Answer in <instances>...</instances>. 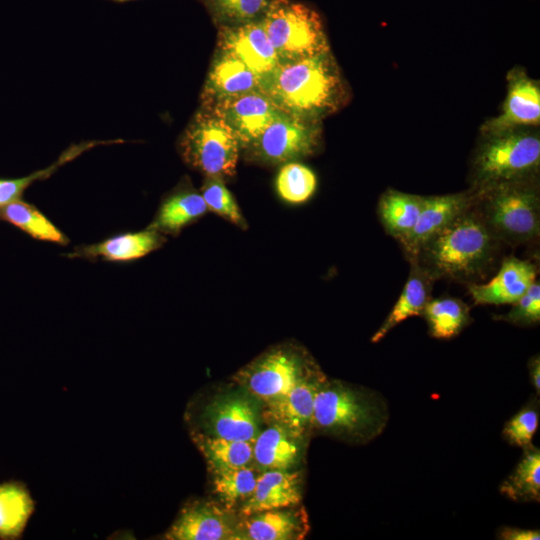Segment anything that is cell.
<instances>
[{"label":"cell","mask_w":540,"mask_h":540,"mask_svg":"<svg viewBox=\"0 0 540 540\" xmlns=\"http://www.w3.org/2000/svg\"><path fill=\"white\" fill-rule=\"evenodd\" d=\"M499 538L504 540H538L539 530L504 527L499 532Z\"/></svg>","instance_id":"obj_37"},{"label":"cell","mask_w":540,"mask_h":540,"mask_svg":"<svg viewBox=\"0 0 540 540\" xmlns=\"http://www.w3.org/2000/svg\"><path fill=\"white\" fill-rule=\"evenodd\" d=\"M302 499V477L298 471L267 470L261 473L252 495L243 503L246 516L273 509L295 507Z\"/></svg>","instance_id":"obj_19"},{"label":"cell","mask_w":540,"mask_h":540,"mask_svg":"<svg viewBox=\"0 0 540 540\" xmlns=\"http://www.w3.org/2000/svg\"><path fill=\"white\" fill-rule=\"evenodd\" d=\"M249 393H229L210 401L201 413L205 434L230 440L254 441L259 414Z\"/></svg>","instance_id":"obj_10"},{"label":"cell","mask_w":540,"mask_h":540,"mask_svg":"<svg viewBox=\"0 0 540 540\" xmlns=\"http://www.w3.org/2000/svg\"><path fill=\"white\" fill-rule=\"evenodd\" d=\"M231 529L224 514L209 503L192 501L180 510L164 535L169 540H219L228 538Z\"/></svg>","instance_id":"obj_21"},{"label":"cell","mask_w":540,"mask_h":540,"mask_svg":"<svg viewBox=\"0 0 540 540\" xmlns=\"http://www.w3.org/2000/svg\"><path fill=\"white\" fill-rule=\"evenodd\" d=\"M317 178L307 166L297 162L285 163L276 178V189L279 196L291 204L307 201L315 192Z\"/></svg>","instance_id":"obj_33"},{"label":"cell","mask_w":540,"mask_h":540,"mask_svg":"<svg viewBox=\"0 0 540 540\" xmlns=\"http://www.w3.org/2000/svg\"><path fill=\"white\" fill-rule=\"evenodd\" d=\"M192 440L211 469L249 466L253 462V441L230 440L195 432Z\"/></svg>","instance_id":"obj_29"},{"label":"cell","mask_w":540,"mask_h":540,"mask_svg":"<svg viewBox=\"0 0 540 540\" xmlns=\"http://www.w3.org/2000/svg\"><path fill=\"white\" fill-rule=\"evenodd\" d=\"M539 423L535 407L527 406L515 414L505 425L503 436L512 445L526 447L531 444Z\"/></svg>","instance_id":"obj_36"},{"label":"cell","mask_w":540,"mask_h":540,"mask_svg":"<svg viewBox=\"0 0 540 540\" xmlns=\"http://www.w3.org/2000/svg\"><path fill=\"white\" fill-rule=\"evenodd\" d=\"M202 106L211 109L232 130L241 150L283 113L266 93L257 91Z\"/></svg>","instance_id":"obj_11"},{"label":"cell","mask_w":540,"mask_h":540,"mask_svg":"<svg viewBox=\"0 0 540 540\" xmlns=\"http://www.w3.org/2000/svg\"><path fill=\"white\" fill-rule=\"evenodd\" d=\"M321 370L302 347L283 344L273 347L235 376L246 391L264 403L288 393L299 381Z\"/></svg>","instance_id":"obj_8"},{"label":"cell","mask_w":540,"mask_h":540,"mask_svg":"<svg viewBox=\"0 0 540 540\" xmlns=\"http://www.w3.org/2000/svg\"><path fill=\"white\" fill-rule=\"evenodd\" d=\"M217 26L260 21L273 0H199Z\"/></svg>","instance_id":"obj_32"},{"label":"cell","mask_w":540,"mask_h":540,"mask_svg":"<svg viewBox=\"0 0 540 540\" xmlns=\"http://www.w3.org/2000/svg\"><path fill=\"white\" fill-rule=\"evenodd\" d=\"M536 276L533 263L510 256L503 260L490 281L472 283L468 290L476 305H512L536 281Z\"/></svg>","instance_id":"obj_16"},{"label":"cell","mask_w":540,"mask_h":540,"mask_svg":"<svg viewBox=\"0 0 540 540\" xmlns=\"http://www.w3.org/2000/svg\"><path fill=\"white\" fill-rule=\"evenodd\" d=\"M0 219L14 225L34 239L66 245L68 237L36 206L21 199L0 207Z\"/></svg>","instance_id":"obj_28"},{"label":"cell","mask_w":540,"mask_h":540,"mask_svg":"<svg viewBox=\"0 0 540 540\" xmlns=\"http://www.w3.org/2000/svg\"><path fill=\"white\" fill-rule=\"evenodd\" d=\"M35 501L21 481L0 483V539L21 538L35 510Z\"/></svg>","instance_id":"obj_25"},{"label":"cell","mask_w":540,"mask_h":540,"mask_svg":"<svg viewBox=\"0 0 540 540\" xmlns=\"http://www.w3.org/2000/svg\"><path fill=\"white\" fill-rule=\"evenodd\" d=\"M256 91L264 92L259 77L240 60L216 48L201 94L202 105Z\"/></svg>","instance_id":"obj_17"},{"label":"cell","mask_w":540,"mask_h":540,"mask_svg":"<svg viewBox=\"0 0 540 540\" xmlns=\"http://www.w3.org/2000/svg\"><path fill=\"white\" fill-rule=\"evenodd\" d=\"M495 319L516 325H532L540 321V283L535 281L525 293L512 304L511 310Z\"/></svg>","instance_id":"obj_35"},{"label":"cell","mask_w":540,"mask_h":540,"mask_svg":"<svg viewBox=\"0 0 540 540\" xmlns=\"http://www.w3.org/2000/svg\"><path fill=\"white\" fill-rule=\"evenodd\" d=\"M201 195L208 210L213 211L236 226L246 229L247 222L224 179L215 175H206L201 186Z\"/></svg>","instance_id":"obj_34"},{"label":"cell","mask_w":540,"mask_h":540,"mask_svg":"<svg viewBox=\"0 0 540 540\" xmlns=\"http://www.w3.org/2000/svg\"><path fill=\"white\" fill-rule=\"evenodd\" d=\"M529 373L531 376L532 384L536 390V392L539 394L540 391V360L539 356L533 357L529 362Z\"/></svg>","instance_id":"obj_38"},{"label":"cell","mask_w":540,"mask_h":540,"mask_svg":"<svg viewBox=\"0 0 540 540\" xmlns=\"http://www.w3.org/2000/svg\"><path fill=\"white\" fill-rule=\"evenodd\" d=\"M244 527L253 540H298L309 531L308 516L303 507H286L248 516Z\"/></svg>","instance_id":"obj_23"},{"label":"cell","mask_w":540,"mask_h":540,"mask_svg":"<svg viewBox=\"0 0 540 540\" xmlns=\"http://www.w3.org/2000/svg\"><path fill=\"white\" fill-rule=\"evenodd\" d=\"M178 151L189 167L225 179L236 172L241 146L224 121L201 105L182 132Z\"/></svg>","instance_id":"obj_7"},{"label":"cell","mask_w":540,"mask_h":540,"mask_svg":"<svg viewBox=\"0 0 540 540\" xmlns=\"http://www.w3.org/2000/svg\"><path fill=\"white\" fill-rule=\"evenodd\" d=\"M321 142L320 121L282 113L243 149L253 162L279 165L313 155Z\"/></svg>","instance_id":"obj_9"},{"label":"cell","mask_w":540,"mask_h":540,"mask_svg":"<svg viewBox=\"0 0 540 540\" xmlns=\"http://www.w3.org/2000/svg\"><path fill=\"white\" fill-rule=\"evenodd\" d=\"M388 418L386 401L377 393L326 379L315 396L312 426L346 440L367 442L384 431Z\"/></svg>","instance_id":"obj_3"},{"label":"cell","mask_w":540,"mask_h":540,"mask_svg":"<svg viewBox=\"0 0 540 540\" xmlns=\"http://www.w3.org/2000/svg\"><path fill=\"white\" fill-rule=\"evenodd\" d=\"M507 80L508 90L502 112L482 125L483 136L536 127L540 123L539 82L520 68L512 69Z\"/></svg>","instance_id":"obj_13"},{"label":"cell","mask_w":540,"mask_h":540,"mask_svg":"<svg viewBox=\"0 0 540 540\" xmlns=\"http://www.w3.org/2000/svg\"><path fill=\"white\" fill-rule=\"evenodd\" d=\"M524 453L514 471L500 486V492L514 501L540 499V450L532 444L523 448Z\"/></svg>","instance_id":"obj_30"},{"label":"cell","mask_w":540,"mask_h":540,"mask_svg":"<svg viewBox=\"0 0 540 540\" xmlns=\"http://www.w3.org/2000/svg\"><path fill=\"white\" fill-rule=\"evenodd\" d=\"M474 190L424 196L423 204L411 232L399 243L407 259L415 261L422 246L456 217L470 209L475 202Z\"/></svg>","instance_id":"obj_14"},{"label":"cell","mask_w":540,"mask_h":540,"mask_svg":"<svg viewBox=\"0 0 540 540\" xmlns=\"http://www.w3.org/2000/svg\"><path fill=\"white\" fill-rule=\"evenodd\" d=\"M535 178L475 191L474 207L498 239L522 244L540 233V196Z\"/></svg>","instance_id":"obj_4"},{"label":"cell","mask_w":540,"mask_h":540,"mask_svg":"<svg viewBox=\"0 0 540 540\" xmlns=\"http://www.w3.org/2000/svg\"><path fill=\"white\" fill-rule=\"evenodd\" d=\"M111 1H115V2H118V3H124V2H128V1H134V0H111Z\"/></svg>","instance_id":"obj_39"},{"label":"cell","mask_w":540,"mask_h":540,"mask_svg":"<svg viewBox=\"0 0 540 540\" xmlns=\"http://www.w3.org/2000/svg\"><path fill=\"white\" fill-rule=\"evenodd\" d=\"M303 436L269 424L253 441V462L260 470H289L302 456Z\"/></svg>","instance_id":"obj_22"},{"label":"cell","mask_w":540,"mask_h":540,"mask_svg":"<svg viewBox=\"0 0 540 540\" xmlns=\"http://www.w3.org/2000/svg\"><path fill=\"white\" fill-rule=\"evenodd\" d=\"M208 208L189 180L181 181L161 202L148 229L177 236L183 228L201 218Z\"/></svg>","instance_id":"obj_20"},{"label":"cell","mask_w":540,"mask_h":540,"mask_svg":"<svg viewBox=\"0 0 540 540\" xmlns=\"http://www.w3.org/2000/svg\"><path fill=\"white\" fill-rule=\"evenodd\" d=\"M261 23L280 65L330 51L321 16L302 2L273 0Z\"/></svg>","instance_id":"obj_6"},{"label":"cell","mask_w":540,"mask_h":540,"mask_svg":"<svg viewBox=\"0 0 540 540\" xmlns=\"http://www.w3.org/2000/svg\"><path fill=\"white\" fill-rule=\"evenodd\" d=\"M540 167V137L530 128L484 135L472 163V190L535 178Z\"/></svg>","instance_id":"obj_5"},{"label":"cell","mask_w":540,"mask_h":540,"mask_svg":"<svg viewBox=\"0 0 540 540\" xmlns=\"http://www.w3.org/2000/svg\"><path fill=\"white\" fill-rule=\"evenodd\" d=\"M166 242V237L152 229L126 232L109 237L101 242L75 247L67 253L68 258L90 261L130 262L157 250Z\"/></svg>","instance_id":"obj_18"},{"label":"cell","mask_w":540,"mask_h":540,"mask_svg":"<svg viewBox=\"0 0 540 540\" xmlns=\"http://www.w3.org/2000/svg\"><path fill=\"white\" fill-rule=\"evenodd\" d=\"M423 198L424 196L395 189L385 191L379 199L377 209L385 231L398 241L404 239L416 223Z\"/></svg>","instance_id":"obj_26"},{"label":"cell","mask_w":540,"mask_h":540,"mask_svg":"<svg viewBox=\"0 0 540 540\" xmlns=\"http://www.w3.org/2000/svg\"><path fill=\"white\" fill-rule=\"evenodd\" d=\"M211 470L213 491L228 508L244 503L252 495L260 475L250 466Z\"/></svg>","instance_id":"obj_31"},{"label":"cell","mask_w":540,"mask_h":540,"mask_svg":"<svg viewBox=\"0 0 540 540\" xmlns=\"http://www.w3.org/2000/svg\"><path fill=\"white\" fill-rule=\"evenodd\" d=\"M217 49L244 63L259 77L262 87L280 65L261 20L218 27Z\"/></svg>","instance_id":"obj_12"},{"label":"cell","mask_w":540,"mask_h":540,"mask_svg":"<svg viewBox=\"0 0 540 540\" xmlns=\"http://www.w3.org/2000/svg\"><path fill=\"white\" fill-rule=\"evenodd\" d=\"M498 240L473 205L429 239L415 261L434 279L472 280L493 261Z\"/></svg>","instance_id":"obj_2"},{"label":"cell","mask_w":540,"mask_h":540,"mask_svg":"<svg viewBox=\"0 0 540 540\" xmlns=\"http://www.w3.org/2000/svg\"><path fill=\"white\" fill-rule=\"evenodd\" d=\"M263 91L286 114L321 121L342 108L348 90L331 52L279 65Z\"/></svg>","instance_id":"obj_1"},{"label":"cell","mask_w":540,"mask_h":540,"mask_svg":"<svg viewBox=\"0 0 540 540\" xmlns=\"http://www.w3.org/2000/svg\"><path fill=\"white\" fill-rule=\"evenodd\" d=\"M326 379L325 374L319 370L299 381L285 395L266 402L262 411L263 420L304 436L312 427L316 393Z\"/></svg>","instance_id":"obj_15"},{"label":"cell","mask_w":540,"mask_h":540,"mask_svg":"<svg viewBox=\"0 0 540 540\" xmlns=\"http://www.w3.org/2000/svg\"><path fill=\"white\" fill-rule=\"evenodd\" d=\"M421 316L427 322L430 335L438 339L458 335L471 322L468 305L454 297L430 298Z\"/></svg>","instance_id":"obj_27"},{"label":"cell","mask_w":540,"mask_h":540,"mask_svg":"<svg viewBox=\"0 0 540 540\" xmlns=\"http://www.w3.org/2000/svg\"><path fill=\"white\" fill-rule=\"evenodd\" d=\"M410 264V273L402 292L385 321L374 333L371 339L373 343L379 342L404 320L421 316L430 299L434 278L417 261H412Z\"/></svg>","instance_id":"obj_24"}]
</instances>
